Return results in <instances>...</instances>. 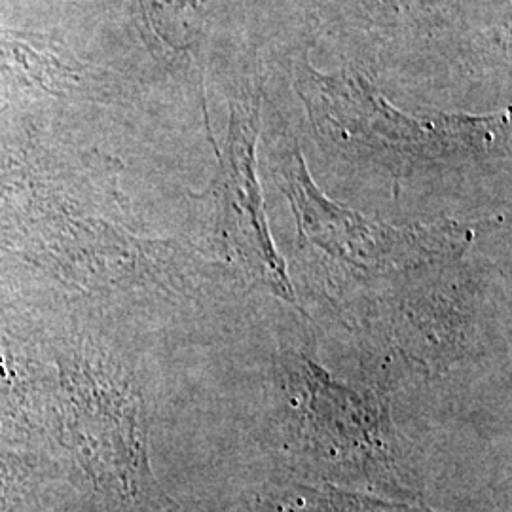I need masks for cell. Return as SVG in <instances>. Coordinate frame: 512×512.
<instances>
[{
  "instance_id": "1",
  "label": "cell",
  "mask_w": 512,
  "mask_h": 512,
  "mask_svg": "<svg viewBox=\"0 0 512 512\" xmlns=\"http://www.w3.org/2000/svg\"><path fill=\"white\" fill-rule=\"evenodd\" d=\"M272 439L283 480L423 501L414 446L382 391L332 376L306 346H283L270 374Z\"/></svg>"
},
{
  "instance_id": "2",
  "label": "cell",
  "mask_w": 512,
  "mask_h": 512,
  "mask_svg": "<svg viewBox=\"0 0 512 512\" xmlns=\"http://www.w3.org/2000/svg\"><path fill=\"white\" fill-rule=\"evenodd\" d=\"M50 456L93 512H164L150 465L145 389L128 357L90 330L52 336Z\"/></svg>"
},
{
  "instance_id": "3",
  "label": "cell",
  "mask_w": 512,
  "mask_h": 512,
  "mask_svg": "<svg viewBox=\"0 0 512 512\" xmlns=\"http://www.w3.org/2000/svg\"><path fill=\"white\" fill-rule=\"evenodd\" d=\"M270 171L293 209L300 277L338 319L408 275L463 260L475 239L469 224L454 220L391 226L332 202L296 141L277 143Z\"/></svg>"
},
{
  "instance_id": "4",
  "label": "cell",
  "mask_w": 512,
  "mask_h": 512,
  "mask_svg": "<svg viewBox=\"0 0 512 512\" xmlns=\"http://www.w3.org/2000/svg\"><path fill=\"white\" fill-rule=\"evenodd\" d=\"M294 86L327 147L397 181L486 158L509 139V110L482 116L406 112L355 69L321 73L306 61L298 65Z\"/></svg>"
},
{
  "instance_id": "5",
  "label": "cell",
  "mask_w": 512,
  "mask_h": 512,
  "mask_svg": "<svg viewBox=\"0 0 512 512\" xmlns=\"http://www.w3.org/2000/svg\"><path fill=\"white\" fill-rule=\"evenodd\" d=\"M482 291L463 260L404 277L340 317L391 372L442 374L480 346Z\"/></svg>"
},
{
  "instance_id": "6",
  "label": "cell",
  "mask_w": 512,
  "mask_h": 512,
  "mask_svg": "<svg viewBox=\"0 0 512 512\" xmlns=\"http://www.w3.org/2000/svg\"><path fill=\"white\" fill-rule=\"evenodd\" d=\"M262 82L247 86L230 103V122L224 147L217 148L219 169L198 196L202 234L213 256L228 264L249 285L291 304L300 315L285 258L277 253L256 171L260 133Z\"/></svg>"
},
{
  "instance_id": "7",
  "label": "cell",
  "mask_w": 512,
  "mask_h": 512,
  "mask_svg": "<svg viewBox=\"0 0 512 512\" xmlns=\"http://www.w3.org/2000/svg\"><path fill=\"white\" fill-rule=\"evenodd\" d=\"M80 501L61 461L0 448V512H71Z\"/></svg>"
},
{
  "instance_id": "8",
  "label": "cell",
  "mask_w": 512,
  "mask_h": 512,
  "mask_svg": "<svg viewBox=\"0 0 512 512\" xmlns=\"http://www.w3.org/2000/svg\"><path fill=\"white\" fill-rule=\"evenodd\" d=\"M256 507L260 512H435L423 501H401L296 480L266 486L256 497Z\"/></svg>"
},
{
  "instance_id": "9",
  "label": "cell",
  "mask_w": 512,
  "mask_h": 512,
  "mask_svg": "<svg viewBox=\"0 0 512 512\" xmlns=\"http://www.w3.org/2000/svg\"><path fill=\"white\" fill-rule=\"evenodd\" d=\"M164 512H205L202 509H196V507H184L181 503H177V501H173Z\"/></svg>"
}]
</instances>
